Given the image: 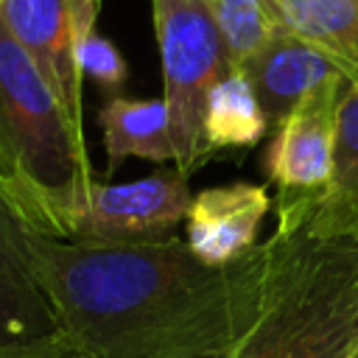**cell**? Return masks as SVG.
Masks as SVG:
<instances>
[{"label": "cell", "mask_w": 358, "mask_h": 358, "mask_svg": "<svg viewBox=\"0 0 358 358\" xmlns=\"http://www.w3.org/2000/svg\"><path fill=\"white\" fill-rule=\"evenodd\" d=\"M31 268L73 347L87 358H179L232 347L257 319L268 249L232 266L187 243L48 238L25 229Z\"/></svg>", "instance_id": "obj_1"}, {"label": "cell", "mask_w": 358, "mask_h": 358, "mask_svg": "<svg viewBox=\"0 0 358 358\" xmlns=\"http://www.w3.org/2000/svg\"><path fill=\"white\" fill-rule=\"evenodd\" d=\"M92 182L84 131L0 22V201L22 229L70 241Z\"/></svg>", "instance_id": "obj_2"}, {"label": "cell", "mask_w": 358, "mask_h": 358, "mask_svg": "<svg viewBox=\"0 0 358 358\" xmlns=\"http://www.w3.org/2000/svg\"><path fill=\"white\" fill-rule=\"evenodd\" d=\"M308 215H277L266 241L263 302L229 358H352L358 344V241L319 238Z\"/></svg>", "instance_id": "obj_3"}, {"label": "cell", "mask_w": 358, "mask_h": 358, "mask_svg": "<svg viewBox=\"0 0 358 358\" xmlns=\"http://www.w3.org/2000/svg\"><path fill=\"white\" fill-rule=\"evenodd\" d=\"M162 59L165 106L182 173L196 171L210 148L204 143V106L210 90L235 70L227 42L201 0H151Z\"/></svg>", "instance_id": "obj_4"}, {"label": "cell", "mask_w": 358, "mask_h": 358, "mask_svg": "<svg viewBox=\"0 0 358 358\" xmlns=\"http://www.w3.org/2000/svg\"><path fill=\"white\" fill-rule=\"evenodd\" d=\"M350 78H330L310 90L274 129L266 151V173L280 187L277 204H308L333 173L338 101Z\"/></svg>", "instance_id": "obj_5"}, {"label": "cell", "mask_w": 358, "mask_h": 358, "mask_svg": "<svg viewBox=\"0 0 358 358\" xmlns=\"http://www.w3.org/2000/svg\"><path fill=\"white\" fill-rule=\"evenodd\" d=\"M190 199L187 173L179 168H162L123 185L92 182L76 238L162 241L176 224H185Z\"/></svg>", "instance_id": "obj_6"}, {"label": "cell", "mask_w": 358, "mask_h": 358, "mask_svg": "<svg viewBox=\"0 0 358 358\" xmlns=\"http://www.w3.org/2000/svg\"><path fill=\"white\" fill-rule=\"evenodd\" d=\"M67 341L28 252L25 229L0 201V358H36Z\"/></svg>", "instance_id": "obj_7"}, {"label": "cell", "mask_w": 358, "mask_h": 358, "mask_svg": "<svg viewBox=\"0 0 358 358\" xmlns=\"http://www.w3.org/2000/svg\"><path fill=\"white\" fill-rule=\"evenodd\" d=\"M0 22L36 64L70 123L81 129V67L67 0H3Z\"/></svg>", "instance_id": "obj_8"}, {"label": "cell", "mask_w": 358, "mask_h": 358, "mask_svg": "<svg viewBox=\"0 0 358 358\" xmlns=\"http://www.w3.org/2000/svg\"><path fill=\"white\" fill-rule=\"evenodd\" d=\"M271 207L266 187L235 182L207 187L190 199L185 243L204 266L224 268L257 249V232Z\"/></svg>", "instance_id": "obj_9"}, {"label": "cell", "mask_w": 358, "mask_h": 358, "mask_svg": "<svg viewBox=\"0 0 358 358\" xmlns=\"http://www.w3.org/2000/svg\"><path fill=\"white\" fill-rule=\"evenodd\" d=\"M238 70L249 78L268 129H277L282 117L319 84L330 78H350L347 67L338 64L330 53L285 28L277 31Z\"/></svg>", "instance_id": "obj_10"}, {"label": "cell", "mask_w": 358, "mask_h": 358, "mask_svg": "<svg viewBox=\"0 0 358 358\" xmlns=\"http://www.w3.org/2000/svg\"><path fill=\"white\" fill-rule=\"evenodd\" d=\"M305 224L319 238L358 241V76L344 84L338 101L333 173L313 201Z\"/></svg>", "instance_id": "obj_11"}, {"label": "cell", "mask_w": 358, "mask_h": 358, "mask_svg": "<svg viewBox=\"0 0 358 358\" xmlns=\"http://www.w3.org/2000/svg\"><path fill=\"white\" fill-rule=\"evenodd\" d=\"M98 123L103 129V145L109 157V171L123 159H151L173 162V137L168 106L162 98H123L115 95L101 106Z\"/></svg>", "instance_id": "obj_12"}, {"label": "cell", "mask_w": 358, "mask_h": 358, "mask_svg": "<svg viewBox=\"0 0 358 358\" xmlns=\"http://www.w3.org/2000/svg\"><path fill=\"white\" fill-rule=\"evenodd\" d=\"M285 31L322 48L350 78L358 76V3L355 0H271Z\"/></svg>", "instance_id": "obj_13"}, {"label": "cell", "mask_w": 358, "mask_h": 358, "mask_svg": "<svg viewBox=\"0 0 358 358\" xmlns=\"http://www.w3.org/2000/svg\"><path fill=\"white\" fill-rule=\"evenodd\" d=\"M268 120L263 106L241 70L224 76L207 95L204 106V143L213 151L218 148H249L263 140Z\"/></svg>", "instance_id": "obj_14"}, {"label": "cell", "mask_w": 358, "mask_h": 358, "mask_svg": "<svg viewBox=\"0 0 358 358\" xmlns=\"http://www.w3.org/2000/svg\"><path fill=\"white\" fill-rule=\"evenodd\" d=\"M213 14L235 70L257 53L277 31H282L280 14L271 0H201Z\"/></svg>", "instance_id": "obj_15"}, {"label": "cell", "mask_w": 358, "mask_h": 358, "mask_svg": "<svg viewBox=\"0 0 358 358\" xmlns=\"http://www.w3.org/2000/svg\"><path fill=\"white\" fill-rule=\"evenodd\" d=\"M78 67H81V76H90L103 87H120L126 81L123 56L109 39H103L95 31L78 42Z\"/></svg>", "instance_id": "obj_16"}, {"label": "cell", "mask_w": 358, "mask_h": 358, "mask_svg": "<svg viewBox=\"0 0 358 358\" xmlns=\"http://www.w3.org/2000/svg\"><path fill=\"white\" fill-rule=\"evenodd\" d=\"M70 8V20H73V31H76V45L90 36L95 31V20H98V8L101 0H67Z\"/></svg>", "instance_id": "obj_17"}, {"label": "cell", "mask_w": 358, "mask_h": 358, "mask_svg": "<svg viewBox=\"0 0 358 358\" xmlns=\"http://www.w3.org/2000/svg\"><path fill=\"white\" fill-rule=\"evenodd\" d=\"M36 358H87L78 347H73L70 344V338L67 341H62L59 347H53V350H48V352H42V355H36Z\"/></svg>", "instance_id": "obj_18"}, {"label": "cell", "mask_w": 358, "mask_h": 358, "mask_svg": "<svg viewBox=\"0 0 358 358\" xmlns=\"http://www.w3.org/2000/svg\"><path fill=\"white\" fill-rule=\"evenodd\" d=\"M232 347H221V350H204V352H190V355H179V358H229Z\"/></svg>", "instance_id": "obj_19"}, {"label": "cell", "mask_w": 358, "mask_h": 358, "mask_svg": "<svg viewBox=\"0 0 358 358\" xmlns=\"http://www.w3.org/2000/svg\"><path fill=\"white\" fill-rule=\"evenodd\" d=\"M352 358H358V344H355V350H352Z\"/></svg>", "instance_id": "obj_20"}, {"label": "cell", "mask_w": 358, "mask_h": 358, "mask_svg": "<svg viewBox=\"0 0 358 358\" xmlns=\"http://www.w3.org/2000/svg\"><path fill=\"white\" fill-rule=\"evenodd\" d=\"M355 3H358V0H355Z\"/></svg>", "instance_id": "obj_21"}, {"label": "cell", "mask_w": 358, "mask_h": 358, "mask_svg": "<svg viewBox=\"0 0 358 358\" xmlns=\"http://www.w3.org/2000/svg\"><path fill=\"white\" fill-rule=\"evenodd\" d=\"M0 3H3V0H0Z\"/></svg>", "instance_id": "obj_22"}]
</instances>
